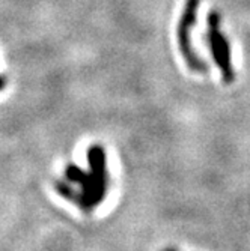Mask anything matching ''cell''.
Listing matches in <instances>:
<instances>
[{
	"instance_id": "obj_4",
	"label": "cell",
	"mask_w": 250,
	"mask_h": 251,
	"mask_svg": "<svg viewBox=\"0 0 250 251\" xmlns=\"http://www.w3.org/2000/svg\"><path fill=\"white\" fill-rule=\"evenodd\" d=\"M6 84H8V78L0 74V90H3L6 87Z\"/></svg>"
},
{
	"instance_id": "obj_2",
	"label": "cell",
	"mask_w": 250,
	"mask_h": 251,
	"mask_svg": "<svg viewBox=\"0 0 250 251\" xmlns=\"http://www.w3.org/2000/svg\"><path fill=\"white\" fill-rule=\"evenodd\" d=\"M200 0H187L186 6L181 14L179 23H178V29H176V39H178V47L179 51L183 54L187 66L193 73H207L208 71V65L203 62L194 51L193 45H192V30L196 25L197 20V11H199Z\"/></svg>"
},
{
	"instance_id": "obj_1",
	"label": "cell",
	"mask_w": 250,
	"mask_h": 251,
	"mask_svg": "<svg viewBox=\"0 0 250 251\" xmlns=\"http://www.w3.org/2000/svg\"><path fill=\"white\" fill-rule=\"evenodd\" d=\"M87 166L89 172L76 164H68L65 179H57L55 188L60 197L90 214L106 199L110 184L107 155L101 145H92L87 149Z\"/></svg>"
},
{
	"instance_id": "obj_5",
	"label": "cell",
	"mask_w": 250,
	"mask_h": 251,
	"mask_svg": "<svg viewBox=\"0 0 250 251\" xmlns=\"http://www.w3.org/2000/svg\"><path fill=\"white\" fill-rule=\"evenodd\" d=\"M165 251H176V250H173V248H167V250H165Z\"/></svg>"
},
{
	"instance_id": "obj_3",
	"label": "cell",
	"mask_w": 250,
	"mask_h": 251,
	"mask_svg": "<svg viewBox=\"0 0 250 251\" xmlns=\"http://www.w3.org/2000/svg\"><path fill=\"white\" fill-rule=\"evenodd\" d=\"M220 15L217 12H211L208 15V30L207 41L210 45L211 56L222 73V77L226 83H232L235 80V71L232 66V53L229 47V41L220 29Z\"/></svg>"
}]
</instances>
